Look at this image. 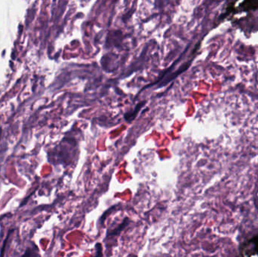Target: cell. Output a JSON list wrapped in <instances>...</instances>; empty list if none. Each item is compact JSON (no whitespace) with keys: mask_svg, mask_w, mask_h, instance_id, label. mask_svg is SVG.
I'll return each instance as SVG.
<instances>
[{"mask_svg":"<svg viewBox=\"0 0 258 257\" xmlns=\"http://www.w3.org/2000/svg\"><path fill=\"white\" fill-rule=\"evenodd\" d=\"M144 102H142V103H139V104H137V108H136V111H135V110H134V113H131V114H126L125 115V118H126V119H127V120L133 119V118H134V116H135L136 114H137V112L139 111L140 109H141V108L142 107V106H144Z\"/></svg>","mask_w":258,"mask_h":257,"instance_id":"6da1fadb","label":"cell"}]
</instances>
